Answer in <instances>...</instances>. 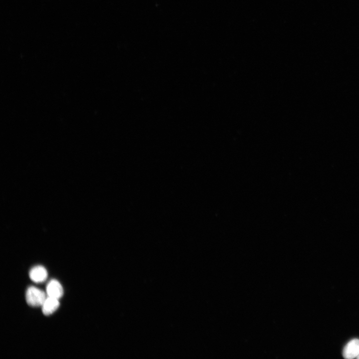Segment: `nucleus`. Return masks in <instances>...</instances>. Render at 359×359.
Returning <instances> with one entry per match:
<instances>
[{
  "label": "nucleus",
  "mask_w": 359,
  "mask_h": 359,
  "mask_svg": "<svg viewBox=\"0 0 359 359\" xmlns=\"http://www.w3.org/2000/svg\"><path fill=\"white\" fill-rule=\"evenodd\" d=\"M46 299L45 292L37 287L31 286L26 291V300L30 307H42Z\"/></svg>",
  "instance_id": "obj_1"
},
{
  "label": "nucleus",
  "mask_w": 359,
  "mask_h": 359,
  "mask_svg": "<svg viewBox=\"0 0 359 359\" xmlns=\"http://www.w3.org/2000/svg\"><path fill=\"white\" fill-rule=\"evenodd\" d=\"M49 297L59 299L64 294V290L61 283L55 279L51 280L47 286Z\"/></svg>",
  "instance_id": "obj_2"
},
{
  "label": "nucleus",
  "mask_w": 359,
  "mask_h": 359,
  "mask_svg": "<svg viewBox=\"0 0 359 359\" xmlns=\"http://www.w3.org/2000/svg\"><path fill=\"white\" fill-rule=\"evenodd\" d=\"M31 279L35 283H42L46 280L48 272L43 266H35L31 269L29 273Z\"/></svg>",
  "instance_id": "obj_3"
},
{
  "label": "nucleus",
  "mask_w": 359,
  "mask_h": 359,
  "mask_svg": "<svg viewBox=\"0 0 359 359\" xmlns=\"http://www.w3.org/2000/svg\"><path fill=\"white\" fill-rule=\"evenodd\" d=\"M359 355V339H354L345 346L343 356L348 359L357 358Z\"/></svg>",
  "instance_id": "obj_4"
},
{
  "label": "nucleus",
  "mask_w": 359,
  "mask_h": 359,
  "mask_svg": "<svg viewBox=\"0 0 359 359\" xmlns=\"http://www.w3.org/2000/svg\"><path fill=\"white\" fill-rule=\"evenodd\" d=\"M59 299L49 297L42 306V311L46 316H49L55 312L60 307Z\"/></svg>",
  "instance_id": "obj_5"
},
{
  "label": "nucleus",
  "mask_w": 359,
  "mask_h": 359,
  "mask_svg": "<svg viewBox=\"0 0 359 359\" xmlns=\"http://www.w3.org/2000/svg\"><path fill=\"white\" fill-rule=\"evenodd\" d=\"M357 358H358V359H359V355H358V357H357Z\"/></svg>",
  "instance_id": "obj_6"
}]
</instances>
